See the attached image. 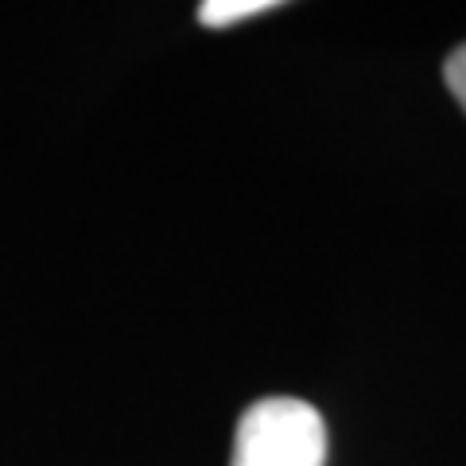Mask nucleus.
Returning <instances> with one entry per match:
<instances>
[{"mask_svg":"<svg viewBox=\"0 0 466 466\" xmlns=\"http://www.w3.org/2000/svg\"><path fill=\"white\" fill-rule=\"evenodd\" d=\"M229 466H327V424L299 397H265L245 408Z\"/></svg>","mask_w":466,"mask_h":466,"instance_id":"nucleus-1","label":"nucleus"},{"mask_svg":"<svg viewBox=\"0 0 466 466\" xmlns=\"http://www.w3.org/2000/svg\"><path fill=\"white\" fill-rule=\"evenodd\" d=\"M272 8H280V5H276V0H207V5H198V24L202 27H233V24L253 20Z\"/></svg>","mask_w":466,"mask_h":466,"instance_id":"nucleus-2","label":"nucleus"},{"mask_svg":"<svg viewBox=\"0 0 466 466\" xmlns=\"http://www.w3.org/2000/svg\"><path fill=\"white\" fill-rule=\"evenodd\" d=\"M443 78H447V90L455 94V101H459L462 113H466V43L447 55V63H443Z\"/></svg>","mask_w":466,"mask_h":466,"instance_id":"nucleus-3","label":"nucleus"}]
</instances>
